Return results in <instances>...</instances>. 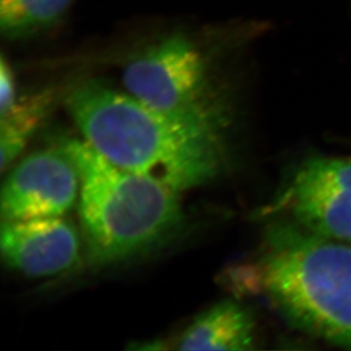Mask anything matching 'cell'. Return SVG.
Instances as JSON below:
<instances>
[{
	"label": "cell",
	"mask_w": 351,
	"mask_h": 351,
	"mask_svg": "<svg viewBox=\"0 0 351 351\" xmlns=\"http://www.w3.org/2000/svg\"><path fill=\"white\" fill-rule=\"evenodd\" d=\"M66 105L86 143L126 171L181 191L221 169V134L166 117L100 80L74 88Z\"/></svg>",
	"instance_id": "obj_1"
},
{
	"label": "cell",
	"mask_w": 351,
	"mask_h": 351,
	"mask_svg": "<svg viewBox=\"0 0 351 351\" xmlns=\"http://www.w3.org/2000/svg\"><path fill=\"white\" fill-rule=\"evenodd\" d=\"M230 281L237 291L265 295L295 328L351 348V242L275 223L258 258L232 269Z\"/></svg>",
	"instance_id": "obj_2"
},
{
	"label": "cell",
	"mask_w": 351,
	"mask_h": 351,
	"mask_svg": "<svg viewBox=\"0 0 351 351\" xmlns=\"http://www.w3.org/2000/svg\"><path fill=\"white\" fill-rule=\"evenodd\" d=\"M80 179V219L86 254L108 265L153 248L182 223L176 190L119 167L86 140L62 139Z\"/></svg>",
	"instance_id": "obj_3"
},
{
	"label": "cell",
	"mask_w": 351,
	"mask_h": 351,
	"mask_svg": "<svg viewBox=\"0 0 351 351\" xmlns=\"http://www.w3.org/2000/svg\"><path fill=\"white\" fill-rule=\"evenodd\" d=\"M123 83L136 99L188 125L221 134L228 123L204 53L184 34H171L138 53L124 67Z\"/></svg>",
	"instance_id": "obj_4"
},
{
	"label": "cell",
	"mask_w": 351,
	"mask_h": 351,
	"mask_svg": "<svg viewBox=\"0 0 351 351\" xmlns=\"http://www.w3.org/2000/svg\"><path fill=\"white\" fill-rule=\"evenodd\" d=\"M323 238L351 242V158L314 157L300 164L263 214Z\"/></svg>",
	"instance_id": "obj_5"
},
{
	"label": "cell",
	"mask_w": 351,
	"mask_h": 351,
	"mask_svg": "<svg viewBox=\"0 0 351 351\" xmlns=\"http://www.w3.org/2000/svg\"><path fill=\"white\" fill-rule=\"evenodd\" d=\"M79 186L77 169L60 147L32 154L3 182L1 219L22 221L64 215L77 200Z\"/></svg>",
	"instance_id": "obj_6"
},
{
	"label": "cell",
	"mask_w": 351,
	"mask_h": 351,
	"mask_svg": "<svg viewBox=\"0 0 351 351\" xmlns=\"http://www.w3.org/2000/svg\"><path fill=\"white\" fill-rule=\"evenodd\" d=\"M0 247L8 267L34 278L66 272L80 258L79 233L62 216L3 221Z\"/></svg>",
	"instance_id": "obj_7"
},
{
	"label": "cell",
	"mask_w": 351,
	"mask_h": 351,
	"mask_svg": "<svg viewBox=\"0 0 351 351\" xmlns=\"http://www.w3.org/2000/svg\"><path fill=\"white\" fill-rule=\"evenodd\" d=\"M178 343L180 350H252L255 321L245 307L226 300L199 315Z\"/></svg>",
	"instance_id": "obj_8"
},
{
	"label": "cell",
	"mask_w": 351,
	"mask_h": 351,
	"mask_svg": "<svg viewBox=\"0 0 351 351\" xmlns=\"http://www.w3.org/2000/svg\"><path fill=\"white\" fill-rule=\"evenodd\" d=\"M53 100L51 91H43L16 100L10 110L1 115L0 152L3 171L19 156L27 140L46 119Z\"/></svg>",
	"instance_id": "obj_9"
},
{
	"label": "cell",
	"mask_w": 351,
	"mask_h": 351,
	"mask_svg": "<svg viewBox=\"0 0 351 351\" xmlns=\"http://www.w3.org/2000/svg\"><path fill=\"white\" fill-rule=\"evenodd\" d=\"M73 0H1L0 30L3 37L21 39L57 23Z\"/></svg>",
	"instance_id": "obj_10"
},
{
	"label": "cell",
	"mask_w": 351,
	"mask_h": 351,
	"mask_svg": "<svg viewBox=\"0 0 351 351\" xmlns=\"http://www.w3.org/2000/svg\"><path fill=\"white\" fill-rule=\"evenodd\" d=\"M16 103L13 72L5 58L0 62V114L6 113Z\"/></svg>",
	"instance_id": "obj_11"
}]
</instances>
